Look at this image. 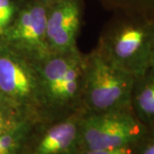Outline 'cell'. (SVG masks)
<instances>
[{
  "label": "cell",
  "mask_w": 154,
  "mask_h": 154,
  "mask_svg": "<svg viewBox=\"0 0 154 154\" xmlns=\"http://www.w3.org/2000/svg\"><path fill=\"white\" fill-rule=\"evenodd\" d=\"M153 42L154 17L140 13L110 24L97 49L113 66L138 77L149 69Z\"/></svg>",
  "instance_id": "6da1fadb"
},
{
  "label": "cell",
  "mask_w": 154,
  "mask_h": 154,
  "mask_svg": "<svg viewBox=\"0 0 154 154\" xmlns=\"http://www.w3.org/2000/svg\"><path fill=\"white\" fill-rule=\"evenodd\" d=\"M134 78L113 66L96 48L85 56L83 110L100 113L131 109Z\"/></svg>",
  "instance_id": "7a4b0ae2"
},
{
  "label": "cell",
  "mask_w": 154,
  "mask_h": 154,
  "mask_svg": "<svg viewBox=\"0 0 154 154\" xmlns=\"http://www.w3.org/2000/svg\"><path fill=\"white\" fill-rule=\"evenodd\" d=\"M148 131L132 109L108 112L83 111L79 125L82 151L122 147L137 144Z\"/></svg>",
  "instance_id": "3957f363"
},
{
  "label": "cell",
  "mask_w": 154,
  "mask_h": 154,
  "mask_svg": "<svg viewBox=\"0 0 154 154\" xmlns=\"http://www.w3.org/2000/svg\"><path fill=\"white\" fill-rule=\"evenodd\" d=\"M0 94L25 118L41 120V95L35 63L13 51L0 54Z\"/></svg>",
  "instance_id": "277c9868"
},
{
  "label": "cell",
  "mask_w": 154,
  "mask_h": 154,
  "mask_svg": "<svg viewBox=\"0 0 154 154\" xmlns=\"http://www.w3.org/2000/svg\"><path fill=\"white\" fill-rule=\"evenodd\" d=\"M48 10V5L38 0L28 3L18 12L4 36L15 51L33 63L51 54L46 40Z\"/></svg>",
  "instance_id": "5b68a950"
},
{
  "label": "cell",
  "mask_w": 154,
  "mask_h": 154,
  "mask_svg": "<svg viewBox=\"0 0 154 154\" xmlns=\"http://www.w3.org/2000/svg\"><path fill=\"white\" fill-rule=\"evenodd\" d=\"M83 111L79 110L44 124L41 122L39 128L31 134L29 129L20 148L22 154H80L79 125Z\"/></svg>",
  "instance_id": "8992f818"
},
{
  "label": "cell",
  "mask_w": 154,
  "mask_h": 154,
  "mask_svg": "<svg viewBox=\"0 0 154 154\" xmlns=\"http://www.w3.org/2000/svg\"><path fill=\"white\" fill-rule=\"evenodd\" d=\"M82 23L78 0H58L49 7L46 40L50 53H67L78 50L77 38Z\"/></svg>",
  "instance_id": "52a82bcc"
},
{
  "label": "cell",
  "mask_w": 154,
  "mask_h": 154,
  "mask_svg": "<svg viewBox=\"0 0 154 154\" xmlns=\"http://www.w3.org/2000/svg\"><path fill=\"white\" fill-rule=\"evenodd\" d=\"M131 109L138 119L148 128H154V69L134 78Z\"/></svg>",
  "instance_id": "ba28073f"
},
{
  "label": "cell",
  "mask_w": 154,
  "mask_h": 154,
  "mask_svg": "<svg viewBox=\"0 0 154 154\" xmlns=\"http://www.w3.org/2000/svg\"><path fill=\"white\" fill-rule=\"evenodd\" d=\"M28 121L30 120L25 118L16 110L11 112L0 110V135L15 131Z\"/></svg>",
  "instance_id": "9c48e42d"
},
{
  "label": "cell",
  "mask_w": 154,
  "mask_h": 154,
  "mask_svg": "<svg viewBox=\"0 0 154 154\" xmlns=\"http://www.w3.org/2000/svg\"><path fill=\"white\" fill-rule=\"evenodd\" d=\"M15 7L11 0H0V36L4 37L14 20Z\"/></svg>",
  "instance_id": "30bf717a"
},
{
  "label": "cell",
  "mask_w": 154,
  "mask_h": 154,
  "mask_svg": "<svg viewBox=\"0 0 154 154\" xmlns=\"http://www.w3.org/2000/svg\"><path fill=\"white\" fill-rule=\"evenodd\" d=\"M135 154H154V128H148L145 136L138 142Z\"/></svg>",
  "instance_id": "8fae6325"
},
{
  "label": "cell",
  "mask_w": 154,
  "mask_h": 154,
  "mask_svg": "<svg viewBox=\"0 0 154 154\" xmlns=\"http://www.w3.org/2000/svg\"><path fill=\"white\" fill-rule=\"evenodd\" d=\"M137 144L132 145V146H122V147H117V148L82 151L80 154H135Z\"/></svg>",
  "instance_id": "7c38bea8"
},
{
  "label": "cell",
  "mask_w": 154,
  "mask_h": 154,
  "mask_svg": "<svg viewBox=\"0 0 154 154\" xmlns=\"http://www.w3.org/2000/svg\"><path fill=\"white\" fill-rule=\"evenodd\" d=\"M149 69H154V42H153V45H152V50L151 58H150Z\"/></svg>",
  "instance_id": "4fadbf2b"
},
{
  "label": "cell",
  "mask_w": 154,
  "mask_h": 154,
  "mask_svg": "<svg viewBox=\"0 0 154 154\" xmlns=\"http://www.w3.org/2000/svg\"><path fill=\"white\" fill-rule=\"evenodd\" d=\"M38 1H40V2H42V3H45V4H46V5H48V4H53V3H55V2L58 1V0H38Z\"/></svg>",
  "instance_id": "5bb4252c"
},
{
  "label": "cell",
  "mask_w": 154,
  "mask_h": 154,
  "mask_svg": "<svg viewBox=\"0 0 154 154\" xmlns=\"http://www.w3.org/2000/svg\"><path fill=\"white\" fill-rule=\"evenodd\" d=\"M0 154H17L15 152H9V151H5V150H2L0 149Z\"/></svg>",
  "instance_id": "9a60e30c"
},
{
  "label": "cell",
  "mask_w": 154,
  "mask_h": 154,
  "mask_svg": "<svg viewBox=\"0 0 154 154\" xmlns=\"http://www.w3.org/2000/svg\"><path fill=\"white\" fill-rule=\"evenodd\" d=\"M1 98H2V95H1V94H0V101H1Z\"/></svg>",
  "instance_id": "2e32d148"
}]
</instances>
